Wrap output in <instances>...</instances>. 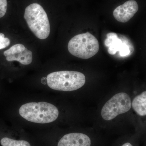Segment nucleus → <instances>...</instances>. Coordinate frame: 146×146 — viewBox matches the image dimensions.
<instances>
[{"label": "nucleus", "instance_id": "obj_1", "mask_svg": "<svg viewBox=\"0 0 146 146\" xmlns=\"http://www.w3.org/2000/svg\"><path fill=\"white\" fill-rule=\"evenodd\" d=\"M19 114L25 119L37 123H48L57 119L58 110L54 105L46 102H31L23 105Z\"/></svg>", "mask_w": 146, "mask_h": 146}, {"label": "nucleus", "instance_id": "obj_2", "mask_svg": "<svg viewBox=\"0 0 146 146\" xmlns=\"http://www.w3.org/2000/svg\"><path fill=\"white\" fill-rule=\"evenodd\" d=\"M47 83L51 89L57 91H71L81 88L85 84L84 74L76 71L53 72L47 76Z\"/></svg>", "mask_w": 146, "mask_h": 146}, {"label": "nucleus", "instance_id": "obj_3", "mask_svg": "<svg viewBox=\"0 0 146 146\" xmlns=\"http://www.w3.org/2000/svg\"><path fill=\"white\" fill-rule=\"evenodd\" d=\"M24 18L30 29L37 38H48L50 31V22L42 6L36 3L30 5L25 9Z\"/></svg>", "mask_w": 146, "mask_h": 146}, {"label": "nucleus", "instance_id": "obj_4", "mask_svg": "<svg viewBox=\"0 0 146 146\" xmlns=\"http://www.w3.org/2000/svg\"><path fill=\"white\" fill-rule=\"evenodd\" d=\"M99 44L97 38L87 32L77 35L69 41L68 49L74 56L86 59L93 57L99 50Z\"/></svg>", "mask_w": 146, "mask_h": 146}, {"label": "nucleus", "instance_id": "obj_5", "mask_svg": "<svg viewBox=\"0 0 146 146\" xmlns=\"http://www.w3.org/2000/svg\"><path fill=\"white\" fill-rule=\"evenodd\" d=\"M131 107V100L128 94L120 93L115 95L105 104L102 110V117L106 121L127 112Z\"/></svg>", "mask_w": 146, "mask_h": 146}, {"label": "nucleus", "instance_id": "obj_6", "mask_svg": "<svg viewBox=\"0 0 146 146\" xmlns=\"http://www.w3.org/2000/svg\"><path fill=\"white\" fill-rule=\"evenodd\" d=\"M3 54L8 61H17L24 65H29L32 62V52L22 44L13 45Z\"/></svg>", "mask_w": 146, "mask_h": 146}, {"label": "nucleus", "instance_id": "obj_7", "mask_svg": "<svg viewBox=\"0 0 146 146\" xmlns=\"http://www.w3.org/2000/svg\"><path fill=\"white\" fill-rule=\"evenodd\" d=\"M138 10V5L136 1L129 0L115 9L113 15L118 22L125 23L129 21Z\"/></svg>", "mask_w": 146, "mask_h": 146}, {"label": "nucleus", "instance_id": "obj_8", "mask_svg": "<svg viewBox=\"0 0 146 146\" xmlns=\"http://www.w3.org/2000/svg\"><path fill=\"white\" fill-rule=\"evenodd\" d=\"M89 137L82 133H68L63 136L58 142V146H91Z\"/></svg>", "mask_w": 146, "mask_h": 146}, {"label": "nucleus", "instance_id": "obj_9", "mask_svg": "<svg viewBox=\"0 0 146 146\" xmlns=\"http://www.w3.org/2000/svg\"><path fill=\"white\" fill-rule=\"evenodd\" d=\"M107 37L105 42V44L106 46L109 47L108 53L110 54H115L117 52L119 51L123 42L121 39L118 38L117 34L113 33H108Z\"/></svg>", "mask_w": 146, "mask_h": 146}, {"label": "nucleus", "instance_id": "obj_10", "mask_svg": "<svg viewBox=\"0 0 146 146\" xmlns=\"http://www.w3.org/2000/svg\"><path fill=\"white\" fill-rule=\"evenodd\" d=\"M131 106L138 115L145 116L146 115V91H144L133 99Z\"/></svg>", "mask_w": 146, "mask_h": 146}, {"label": "nucleus", "instance_id": "obj_11", "mask_svg": "<svg viewBox=\"0 0 146 146\" xmlns=\"http://www.w3.org/2000/svg\"><path fill=\"white\" fill-rule=\"evenodd\" d=\"M3 146H31L30 144L25 141H16L7 137L3 138L1 141Z\"/></svg>", "mask_w": 146, "mask_h": 146}, {"label": "nucleus", "instance_id": "obj_12", "mask_svg": "<svg viewBox=\"0 0 146 146\" xmlns=\"http://www.w3.org/2000/svg\"><path fill=\"white\" fill-rule=\"evenodd\" d=\"M10 44V40L9 39L5 37L4 34L0 33V50L8 46Z\"/></svg>", "mask_w": 146, "mask_h": 146}, {"label": "nucleus", "instance_id": "obj_13", "mask_svg": "<svg viewBox=\"0 0 146 146\" xmlns=\"http://www.w3.org/2000/svg\"><path fill=\"white\" fill-rule=\"evenodd\" d=\"M7 0H0V18L5 15L7 10Z\"/></svg>", "mask_w": 146, "mask_h": 146}, {"label": "nucleus", "instance_id": "obj_14", "mask_svg": "<svg viewBox=\"0 0 146 146\" xmlns=\"http://www.w3.org/2000/svg\"><path fill=\"white\" fill-rule=\"evenodd\" d=\"M120 55L122 56H126L129 54L130 52V50L128 46L125 43H123L119 50Z\"/></svg>", "mask_w": 146, "mask_h": 146}, {"label": "nucleus", "instance_id": "obj_15", "mask_svg": "<svg viewBox=\"0 0 146 146\" xmlns=\"http://www.w3.org/2000/svg\"><path fill=\"white\" fill-rule=\"evenodd\" d=\"M42 83L45 84L46 83V82H47L46 78H43L42 79Z\"/></svg>", "mask_w": 146, "mask_h": 146}, {"label": "nucleus", "instance_id": "obj_16", "mask_svg": "<svg viewBox=\"0 0 146 146\" xmlns=\"http://www.w3.org/2000/svg\"><path fill=\"white\" fill-rule=\"evenodd\" d=\"M122 146H133V145L130 143H126L124 144Z\"/></svg>", "mask_w": 146, "mask_h": 146}]
</instances>
